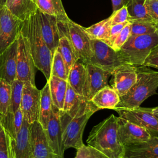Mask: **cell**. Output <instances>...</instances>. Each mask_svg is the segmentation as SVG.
Instances as JSON below:
<instances>
[{"label": "cell", "instance_id": "1", "mask_svg": "<svg viewBox=\"0 0 158 158\" xmlns=\"http://www.w3.org/2000/svg\"><path fill=\"white\" fill-rule=\"evenodd\" d=\"M86 142L101 152L104 158H123L124 146L118 138L117 117L114 114L92 128Z\"/></svg>", "mask_w": 158, "mask_h": 158}, {"label": "cell", "instance_id": "2", "mask_svg": "<svg viewBox=\"0 0 158 158\" xmlns=\"http://www.w3.org/2000/svg\"><path fill=\"white\" fill-rule=\"evenodd\" d=\"M21 32L28 40L35 67L48 81L51 75L53 55L42 36L37 12L23 22Z\"/></svg>", "mask_w": 158, "mask_h": 158}, {"label": "cell", "instance_id": "3", "mask_svg": "<svg viewBox=\"0 0 158 158\" xmlns=\"http://www.w3.org/2000/svg\"><path fill=\"white\" fill-rule=\"evenodd\" d=\"M136 83L124 96L120 97V102L115 108L135 109L148 98L156 94L158 88V72L149 67H136ZM115 109V108H114Z\"/></svg>", "mask_w": 158, "mask_h": 158}, {"label": "cell", "instance_id": "4", "mask_svg": "<svg viewBox=\"0 0 158 158\" xmlns=\"http://www.w3.org/2000/svg\"><path fill=\"white\" fill-rule=\"evenodd\" d=\"M158 44V31L130 36L118 51L122 60L133 65H142L151 50Z\"/></svg>", "mask_w": 158, "mask_h": 158}, {"label": "cell", "instance_id": "5", "mask_svg": "<svg viewBox=\"0 0 158 158\" xmlns=\"http://www.w3.org/2000/svg\"><path fill=\"white\" fill-rule=\"evenodd\" d=\"M93 114L91 112L81 116L71 117L66 113L60 110L64 152L70 148L77 149L84 144L82 141L83 131L88 120Z\"/></svg>", "mask_w": 158, "mask_h": 158}, {"label": "cell", "instance_id": "6", "mask_svg": "<svg viewBox=\"0 0 158 158\" xmlns=\"http://www.w3.org/2000/svg\"><path fill=\"white\" fill-rule=\"evenodd\" d=\"M91 46L92 56L89 64L107 71L111 75L118 66L125 64L118 52L114 50L104 41L91 39Z\"/></svg>", "mask_w": 158, "mask_h": 158}, {"label": "cell", "instance_id": "7", "mask_svg": "<svg viewBox=\"0 0 158 158\" xmlns=\"http://www.w3.org/2000/svg\"><path fill=\"white\" fill-rule=\"evenodd\" d=\"M17 79L35 85V64L31 55L28 40L22 32L17 38Z\"/></svg>", "mask_w": 158, "mask_h": 158}, {"label": "cell", "instance_id": "8", "mask_svg": "<svg viewBox=\"0 0 158 158\" xmlns=\"http://www.w3.org/2000/svg\"><path fill=\"white\" fill-rule=\"evenodd\" d=\"M69 36L78 60L85 64L89 63L92 56L91 38L84 27L70 20L67 22Z\"/></svg>", "mask_w": 158, "mask_h": 158}, {"label": "cell", "instance_id": "9", "mask_svg": "<svg viewBox=\"0 0 158 158\" xmlns=\"http://www.w3.org/2000/svg\"><path fill=\"white\" fill-rule=\"evenodd\" d=\"M23 22L13 15L5 6L0 7V53L17 40Z\"/></svg>", "mask_w": 158, "mask_h": 158}, {"label": "cell", "instance_id": "10", "mask_svg": "<svg viewBox=\"0 0 158 158\" xmlns=\"http://www.w3.org/2000/svg\"><path fill=\"white\" fill-rule=\"evenodd\" d=\"M30 158H59L51 148L45 131L38 121L30 124Z\"/></svg>", "mask_w": 158, "mask_h": 158}, {"label": "cell", "instance_id": "11", "mask_svg": "<svg viewBox=\"0 0 158 158\" xmlns=\"http://www.w3.org/2000/svg\"><path fill=\"white\" fill-rule=\"evenodd\" d=\"M119 117L141 126L150 132L158 133V118L153 114L152 108L137 107L135 109H114Z\"/></svg>", "mask_w": 158, "mask_h": 158}, {"label": "cell", "instance_id": "12", "mask_svg": "<svg viewBox=\"0 0 158 158\" xmlns=\"http://www.w3.org/2000/svg\"><path fill=\"white\" fill-rule=\"evenodd\" d=\"M41 100V91L35 85L25 82L22 91V97L20 107L23 114V118L31 124L38 121Z\"/></svg>", "mask_w": 158, "mask_h": 158}, {"label": "cell", "instance_id": "13", "mask_svg": "<svg viewBox=\"0 0 158 158\" xmlns=\"http://www.w3.org/2000/svg\"><path fill=\"white\" fill-rule=\"evenodd\" d=\"M99 110L91 101L80 95L68 84L62 111L71 117L81 116L88 112H96Z\"/></svg>", "mask_w": 158, "mask_h": 158}, {"label": "cell", "instance_id": "14", "mask_svg": "<svg viewBox=\"0 0 158 158\" xmlns=\"http://www.w3.org/2000/svg\"><path fill=\"white\" fill-rule=\"evenodd\" d=\"M118 136L124 146L146 141L152 136L146 128L121 117H117Z\"/></svg>", "mask_w": 158, "mask_h": 158}, {"label": "cell", "instance_id": "15", "mask_svg": "<svg viewBox=\"0 0 158 158\" xmlns=\"http://www.w3.org/2000/svg\"><path fill=\"white\" fill-rule=\"evenodd\" d=\"M86 77L83 96L90 101L100 89L108 85V79L111 73L91 64H86Z\"/></svg>", "mask_w": 158, "mask_h": 158}, {"label": "cell", "instance_id": "16", "mask_svg": "<svg viewBox=\"0 0 158 158\" xmlns=\"http://www.w3.org/2000/svg\"><path fill=\"white\" fill-rule=\"evenodd\" d=\"M112 88L120 97L126 94L134 85L137 79L136 66L123 64L112 72Z\"/></svg>", "mask_w": 158, "mask_h": 158}, {"label": "cell", "instance_id": "17", "mask_svg": "<svg viewBox=\"0 0 158 158\" xmlns=\"http://www.w3.org/2000/svg\"><path fill=\"white\" fill-rule=\"evenodd\" d=\"M44 131L49 144L54 153L59 158H64L60 110L53 104L47 128Z\"/></svg>", "mask_w": 158, "mask_h": 158}, {"label": "cell", "instance_id": "18", "mask_svg": "<svg viewBox=\"0 0 158 158\" xmlns=\"http://www.w3.org/2000/svg\"><path fill=\"white\" fill-rule=\"evenodd\" d=\"M42 36L52 55L57 50L60 33L57 19L52 15L37 10Z\"/></svg>", "mask_w": 158, "mask_h": 158}, {"label": "cell", "instance_id": "19", "mask_svg": "<svg viewBox=\"0 0 158 158\" xmlns=\"http://www.w3.org/2000/svg\"><path fill=\"white\" fill-rule=\"evenodd\" d=\"M17 40L0 53V78L5 80L10 85L17 79Z\"/></svg>", "mask_w": 158, "mask_h": 158}, {"label": "cell", "instance_id": "20", "mask_svg": "<svg viewBox=\"0 0 158 158\" xmlns=\"http://www.w3.org/2000/svg\"><path fill=\"white\" fill-rule=\"evenodd\" d=\"M123 158H158V136L124 146Z\"/></svg>", "mask_w": 158, "mask_h": 158}, {"label": "cell", "instance_id": "21", "mask_svg": "<svg viewBox=\"0 0 158 158\" xmlns=\"http://www.w3.org/2000/svg\"><path fill=\"white\" fill-rule=\"evenodd\" d=\"M30 124L23 119L22 127L15 138H10L13 158H30Z\"/></svg>", "mask_w": 158, "mask_h": 158}, {"label": "cell", "instance_id": "22", "mask_svg": "<svg viewBox=\"0 0 158 158\" xmlns=\"http://www.w3.org/2000/svg\"><path fill=\"white\" fill-rule=\"evenodd\" d=\"M4 6L22 22L35 15L38 10L36 0H6Z\"/></svg>", "mask_w": 158, "mask_h": 158}, {"label": "cell", "instance_id": "23", "mask_svg": "<svg viewBox=\"0 0 158 158\" xmlns=\"http://www.w3.org/2000/svg\"><path fill=\"white\" fill-rule=\"evenodd\" d=\"M99 109H114L120 102V96L109 85L98 91L90 100Z\"/></svg>", "mask_w": 158, "mask_h": 158}, {"label": "cell", "instance_id": "24", "mask_svg": "<svg viewBox=\"0 0 158 158\" xmlns=\"http://www.w3.org/2000/svg\"><path fill=\"white\" fill-rule=\"evenodd\" d=\"M86 77V64L78 60L69 70L67 81L77 93L83 96Z\"/></svg>", "mask_w": 158, "mask_h": 158}, {"label": "cell", "instance_id": "25", "mask_svg": "<svg viewBox=\"0 0 158 158\" xmlns=\"http://www.w3.org/2000/svg\"><path fill=\"white\" fill-rule=\"evenodd\" d=\"M40 11L56 17L59 22H67L70 19L68 17L62 0H36Z\"/></svg>", "mask_w": 158, "mask_h": 158}, {"label": "cell", "instance_id": "26", "mask_svg": "<svg viewBox=\"0 0 158 158\" xmlns=\"http://www.w3.org/2000/svg\"><path fill=\"white\" fill-rule=\"evenodd\" d=\"M52 104L59 110H62L67 81L57 77L51 75L48 81Z\"/></svg>", "mask_w": 158, "mask_h": 158}, {"label": "cell", "instance_id": "27", "mask_svg": "<svg viewBox=\"0 0 158 158\" xmlns=\"http://www.w3.org/2000/svg\"><path fill=\"white\" fill-rule=\"evenodd\" d=\"M2 125L6 132L12 138H15L19 132L23 121V114L20 107L15 113H7L0 116Z\"/></svg>", "mask_w": 158, "mask_h": 158}, {"label": "cell", "instance_id": "28", "mask_svg": "<svg viewBox=\"0 0 158 158\" xmlns=\"http://www.w3.org/2000/svg\"><path fill=\"white\" fill-rule=\"evenodd\" d=\"M52 106L49 85L46 83L43 88L41 90V100L38 122L40 123L44 130H46L50 118Z\"/></svg>", "mask_w": 158, "mask_h": 158}, {"label": "cell", "instance_id": "29", "mask_svg": "<svg viewBox=\"0 0 158 158\" xmlns=\"http://www.w3.org/2000/svg\"><path fill=\"white\" fill-rule=\"evenodd\" d=\"M144 1L128 0L126 4L128 13V21L134 20H152L146 11Z\"/></svg>", "mask_w": 158, "mask_h": 158}, {"label": "cell", "instance_id": "30", "mask_svg": "<svg viewBox=\"0 0 158 158\" xmlns=\"http://www.w3.org/2000/svg\"><path fill=\"white\" fill-rule=\"evenodd\" d=\"M129 22L131 24L130 36L151 34L158 31V23L154 21L134 20Z\"/></svg>", "mask_w": 158, "mask_h": 158}, {"label": "cell", "instance_id": "31", "mask_svg": "<svg viewBox=\"0 0 158 158\" xmlns=\"http://www.w3.org/2000/svg\"><path fill=\"white\" fill-rule=\"evenodd\" d=\"M24 83L25 82L18 79L12 83L8 113L14 114L20 108Z\"/></svg>", "mask_w": 158, "mask_h": 158}, {"label": "cell", "instance_id": "32", "mask_svg": "<svg viewBox=\"0 0 158 158\" xmlns=\"http://www.w3.org/2000/svg\"><path fill=\"white\" fill-rule=\"evenodd\" d=\"M11 92V85L5 80L0 78V116L8 113Z\"/></svg>", "mask_w": 158, "mask_h": 158}, {"label": "cell", "instance_id": "33", "mask_svg": "<svg viewBox=\"0 0 158 158\" xmlns=\"http://www.w3.org/2000/svg\"><path fill=\"white\" fill-rule=\"evenodd\" d=\"M68 74L69 72L67 71L65 64L59 52L56 50L53 54L51 66V75L57 77L64 80H67Z\"/></svg>", "mask_w": 158, "mask_h": 158}, {"label": "cell", "instance_id": "34", "mask_svg": "<svg viewBox=\"0 0 158 158\" xmlns=\"http://www.w3.org/2000/svg\"><path fill=\"white\" fill-rule=\"evenodd\" d=\"M0 158H13L10 137L3 127L0 130Z\"/></svg>", "mask_w": 158, "mask_h": 158}, {"label": "cell", "instance_id": "35", "mask_svg": "<svg viewBox=\"0 0 158 158\" xmlns=\"http://www.w3.org/2000/svg\"><path fill=\"white\" fill-rule=\"evenodd\" d=\"M131 24L128 21V23L123 28V29L118 33L116 38L115 39L112 45V48L115 51H120L122 46L127 41L131 35Z\"/></svg>", "mask_w": 158, "mask_h": 158}, {"label": "cell", "instance_id": "36", "mask_svg": "<svg viewBox=\"0 0 158 158\" xmlns=\"http://www.w3.org/2000/svg\"><path fill=\"white\" fill-rule=\"evenodd\" d=\"M75 158H104L102 154L94 148L83 144L77 149Z\"/></svg>", "mask_w": 158, "mask_h": 158}, {"label": "cell", "instance_id": "37", "mask_svg": "<svg viewBox=\"0 0 158 158\" xmlns=\"http://www.w3.org/2000/svg\"><path fill=\"white\" fill-rule=\"evenodd\" d=\"M128 13L127 7L125 5L117 10L113 12L112 15L109 17V22L110 26H112L128 21Z\"/></svg>", "mask_w": 158, "mask_h": 158}, {"label": "cell", "instance_id": "38", "mask_svg": "<svg viewBox=\"0 0 158 158\" xmlns=\"http://www.w3.org/2000/svg\"><path fill=\"white\" fill-rule=\"evenodd\" d=\"M144 6L152 20L158 23V0H145Z\"/></svg>", "mask_w": 158, "mask_h": 158}, {"label": "cell", "instance_id": "39", "mask_svg": "<svg viewBox=\"0 0 158 158\" xmlns=\"http://www.w3.org/2000/svg\"><path fill=\"white\" fill-rule=\"evenodd\" d=\"M128 23V21H126V22L121 23H118V24H116V25L110 26L108 38L104 42L111 47L113 44V42L114 41L115 39L116 38V37L117 36L118 33L120 32V31L123 29V28Z\"/></svg>", "mask_w": 158, "mask_h": 158}, {"label": "cell", "instance_id": "40", "mask_svg": "<svg viewBox=\"0 0 158 158\" xmlns=\"http://www.w3.org/2000/svg\"><path fill=\"white\" fill-rule=\"evenodd\" d=\"M107 20L108 18L104 19L94 25H92L88 28L84 27V28L91 39H98L104 25L107 21Z\"/></svg>", "mask_w": 158, "mask_h": 158}, {"label": "cell", "instance_id": "41", "mask_svg": "<svg viewBox=\"0 0 158 158\" xmlns=\"http://www.w3.org/2000/svg\"><path fill=\"white\" fill-rule=\"evenodd\" d=\"M142 65L158 69V44L151 50Z\"/></svg>", "mask_w": 158, "mask_h": 158}, {"label": "cell", "instance_id": "42", "mask_svg": "<svg viewBox=\"0 0 158 158\" xmlns=\"http://www.w3.org/2000/svg\"><path fill=\"white\" fill-rule=\"evenodd\" d=\"M128 0H112L113 12L117 10L123 6H125Z\"/></svg>", "mask_w": 158, "mask_h": 158}, {"label": "cell", "instance_id": "43", "mask_svg": "<svg viewBox=\"0 0 158 158\" xmlns=\"http://www.w3.org/2000/svg\"><path fill=\"white\" fill-rule=\"evenodd\" d=\"M152 113L158 118V107L152 108Z\"/></svg>", "mask_w": 158, "mask_h": 158}, {"label": "cell", "instance_id": "44", "mask_svg": "<svg viewBox=\"0 0 158 158\" xmlns=\"http://www.w3.org/2000/svg\"><path fill=\"white\" fill-rule=\"evenodd\" d=\"M5 1H6V0H0V7L4 6Z\"/></svg>", "mask_w": 158, "mask_h": 158}, {"label": "cell", "instance_id": "45", "mask_svg": "<svg viewBox=\"0 0 158 158\" xmlns=\"http://www.w3.org/2000/svg\"><path fill=\"white\" fill-rule=\"evenodd\" d=\"M2 122H1V118H0V130H1V129L2 128Z\"/></svg>", "mask_w": 158, "mask_h": 158}]
</instances>
